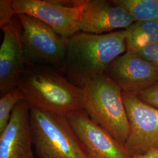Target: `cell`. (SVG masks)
<instances>
[{
    "label": "cell",
    "mask_w": 158,
    "mask_h": 158,
    "mask_svg": "<svg viewBox=\"0 0 158 158\" xmlns=\"http://www.w3.org/2000/svg\"><path fill=\"white\" fill-rule=\"evenodd\" d=\"M137 96L143 102L158 109V81Z\"/></svg>",
    "instance_id": "18"
},
{
    "label": "cell",
    "mask_w": 158,
    "mask_h": 158,
    "mask_svg": "<svg viewBox=\"0 0 158 158\" xmlns=\"http://www.w3.org/2000/svg\"><path fill=\"white\" fill-rule=\"evenodd\" d=\"M21 25L26 61L48 65L60 71L64 62L68 40L40 19L17 14Z\"/></svg>",
    "instance_id": "5"
},
{
    "label": "cell",
    "mask_w": 158,
    "mask_h": 158,
    "mask_svg": "<svg viewBox=\"0 0 158 158\" xmlns=\"http://www.w3.org/2000/svg\"><path fill=\"white\" fill-rule=\"evenodd\" d=\"M126 29L108 34L79 32L68 38L64 62L60 72L80 87L106 73L118 57L127 52Z\"/></svg>",
    "instance_id": "2"
},
{
    "label": "cell",
    "mask_w": 158,
    "mask_h": 158,
    "mask_svg": "<svg viewBox=\"0 0 158 158\" xmlns=\"http://www.w3.org/2000/svg\"><path fill=\"white\" fill-rule=\"evenodd\" d=\"M33 145L40 158H87L66 117L31 108Z\"/></svg>",
    "instance_id": "4"
},
{
    "label": "cell",
    "mask_w": 158,
    "mask_h": 158,
    "mask_svg": "<svg viewBox=\"0 0 158 158\" xmlns=\"http://www.w3.org/2000/svg\"><path fill=\"white\" fill-rule=\"evenodd\" d=\"M31 107L25 100L12 113L10 122L0 134V158H35L30 127Z\"/></svg>",
    "instance_id": "11"
},
{
    "label": "cell",
    "mask_w": 158,
    "mask_h": 158,
    "mask_svg": "<svg viewBox=\"0 0 158 158\" xmlns=\"http://www.w3.org/2000/svg\"><path fill=\"white\" fill-rule=\"evenodd\" d=\"M66 118L87 158H132L124 145L94 123L84 110L70 113Z\"/></svg>",
    "instance_id": "8"
},
{
    "label": "cell",
    "mask_w": 158,
    "mask_h": 158,
    "mask_svg": "<svg viewBox=\"0 0 158 158\" xmlns=\"http://www.w3.org/2000/svg\"><path fill=\"white\" fill-rule=\"evenodd\" d=\"M1 29L3 40L0 48L1 97L17 87L19 77L26 62L21 25L17 15Z\"/></svg>",
    "instance_id": "10"
},
{
    "label": "cell",
    "mask_w": 158,
    "mask_h": 158,
    "mask_svg": "<svg viewBox=\"0 0 158 158\" xmlns=\"http://www.w3.org/2000/svg\"><path fill=\"white\" fill-rule=\"evenodd\" d=\"M23 100L25 96L19 87H15L8 91L0 98V134L8 124L12 113L17 104Z\"/></svg>",
    "instance_id": "15"
},
{
    "label": "cell",
    "mask_w": 158,
    "mask_h": 158,
    "mask_svg": "<svg viewBox=\"0 0 158 158\" xmlns=\"http://www.w3.org/2000/svg\"><path fill=\"white\" fill-rule=\"evenodd\" d=\"M11 0L0 1V28H4L11 22L16 15Z\"/></svg>",
    "instance_id": "16"
},
{
    "label": "cell",
    "mask_w": 158,
    "mask_h": 158,
    "mask_svg": "<svg viewBox=\"0 0 158 158\" xmlns=\"http://www.w3.org/2000/svg\"><path fill=\"white\" fill-rule=\"evenodd\" d=\"M134 20L112 1L87 0L83 12L80 31L91 34H108L128 28Z\"/></svg>",
    "instance_id": "12"
},
{
    "label": "cell",
    "mask_w": 158,
    "mask_h": 158,
    "mask_svg": "<svg viewBox=\"0 0 158 158\" xmlns=\"http://www.w3.org/2000/svg\"><path fill=\"white\" fill-rule=\"evenodd\" d=\"M132 158H158V148L152 149L143 155L133 156Z\"/></svg>",
    "instance_id": "19"
},
{
    "label": "cell",
    "mask_w": 158,
    "mask_h": 158,
    "mask_svg": "<svg viewBox=\"0 0 158 158\" xmlns=\"http://www.w3.org/2000/svg\"><path fill=\"white\" fill-rule=\"evenodd\" d=\"M158 71V42L147 46L137 52Z\"/></svg>",
    "instance_id": "17"
},
{
    "label": "cell",
    "mask_w": 158,
    "mask_h": 158,
    "mask_svg": "<svg viewBox=\"0 0 158 158\" xmlns=\"http://www.w3.org/2000/svg\"><path fill=\"white\" fill-rule=\"evenodd\" d=\"M106 74L123 93L138 94L158 81V71L138 53L126 52L115 59Z\"/></svg>",
    "instance_id": "9"
},
{
    "label": "cell",
    "mask_w": 158,
    "mask_h": 158,
    "mask_svg": "<svg viewBox=\"0 0 158 158\" xmlns=\"http://www.w3.org/2000/svg\"><path fill=\"white\" fill-rule=\"evenodd\" d=\"M123 8L135 22L158 20V0H113Z\"/></svg>",
    "instance_id": "14"
},
{
    "label": "cell",
    "mask_w": 158,
    "mask_h": 158,
    "mask_svg": "<svg viewBox=\"0 0 158 158\" xmlns=\"http://www.w3.org/2000/svg\"><path fill=\"white\" fill-rule=\"evenodd\" d=\"M87 0H12L16 14H27L49 25L65 38L80 32Z\"/></svg>",
    "instance_id": "6"
},
{
    "label": "cell",
    "mask_w": 158,
    "mask_h": 158,
    "mask_svg": "<svg viewBox=\"0 0 158 158\" xmlns=\"http://www.w3.org/2000/svg\"><path fill=\"white\" fill-rule=\"evenodd\" d=\"M17 87L30 107L42 111L67 117L84 108L83 88L52 66L26 61Z\"/></svg>",
    "instance_id": "1"
},
{
    "label": "cell",
    "mask_w": 158,
    "mask_h": 158,
    "mask_svg": "<svg viewBox=\"0 0 158 158\" xmlns=\"http://www.w3.org/2000/svg\"><path fill=\"white\" fill-rule=\"evenodd\" d=\"M130 125L124 144L132 156L158 148V109L141 100L136 94L123 92Z\"/></svg>",
    "instance_id": "7"
},
{
    "label": "cell",
    "mask_w": 158,
    "mask_h": 158,
    "mask_svg": "<svg viewBox=\"0 0 158 158\" xmlns=\"http://www.w3.org/2000/svg\"><path fill=\"white\" fill-rule=\"evenodd\" d=\"M83 110L90 118L124 145L130 133L123 91L106 74L83 86Z\"/></svg>",
    "instance_id": "3"
},
{
    "label": "cell",
    "mask_w": 158,
    "mask_h": 158,
    "mask_svg": "<svg viewBox=\"0 0 158 158\" xmlns=\"http://www.w3.org/2000/svg\"><path fill=\"white\" fill-rule=\"evenodd\" d=\"M126 31L127 52L137 53L158 42V20L135 22Z\"/></svg>",
    "instance_id": "13"
}]
</instances>
